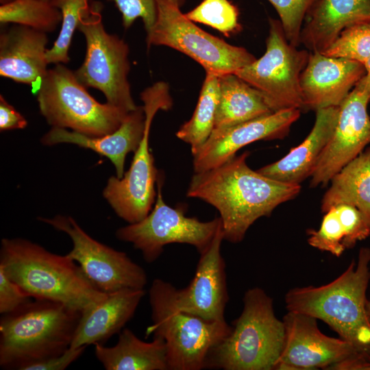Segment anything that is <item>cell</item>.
Wrapping results in <instances>:
<instances>
[{
    "instance_id": "6da1fadb",
    "label": "cell",
    "mask_w": 370,
    "mask_h": 370,
    "mask_svg": "<svg viewBox=\"0 0 370 370\" xmlns=\"http://www.w3.org/2000/svg\"><path fill=\"white\" fill-rule=\"evenodd\" d=\"M249 151L213 169L195 173L187 197L200 199L219 212L224 240L241 242L259 218L269 216L279 205L295 198L300 184L270 178L247 164Z\"/></svg>"
},
{
    "instance_id": "7a4b0ae2",
    "label": "cell",
    "mask_w": 370,
    "mask_h": 370,
    "mask_svg": "<svg viewBox=\"0 0 370 370\" xmlns=\"http://www.w3.org/2000/svg\"><path fill=\"white\" fill-rule=\"evenodd\" d=\"M0 268L34 299L58 302L81 313L108 294L96 288L76 262L23 238H3Z\"/></svg>"
},
{
    "instance_id": "3957f363",
    "label": "cell",
    "mask_w": 370,
    "mask_h": 370,
    "mask_svg": "<svg viewBox=\"0 0 370 370\" xmlns=\"http://www.w3.org/2000/svg\"><path fill=\"white\" fill-rule=\"evenodd\" d=\"M370 248H361L358 260L331 282L296 287L284 297L288 311L314 317L328 324L370 361V323L366 291L370 279Z\"/></svg>"
},
{
    "instance_id": "277c9868",
    "label": "cell",
    "mask_w": 370,
    "mask_h": 370,
    "mask_svg": "<svg viewBox=\"0 0 370 370\" xmlns=\"http://www.w3.org/2000/svg\"><path fill=\"white\" fill-rule=\"evenodd\" d=\"M230 333L209 352L205 369L273 370L282 351L285 328L272 298L262 288L247 290Z\"/></svg>"
},
{
    "instance_id": "5b68a950",
    "label": "cell",
    "mask_w": 370,
    "mask_h": 370,
    "mask_svg": "<svg viewBox=\"0 0 370 370\" xmlns=\"http://www.w3.org/2000/svg\"><path fill=\"white\" fill-rule=\"evenodd\" d=\"M82 313L47 299H34L0 320V365L16 369L59 356L70 346Z\"/></svg>"
},
{
    "instance_id": "8992f818",
    "label": "cell",
    "mask_w": 370,
    "mask_h": 370,
    "mask_svg": "<svg viewBox=\"0 0 370 370\" xmlns=\"http://www.w3.org/2000/svg\"><path fill=\"white\" fill-rule=\"evenodd\" d=\"M175 288L162 279L153 281L149 291L152 323L146 336L164 341L169 370L205 369L210 350L230 333L232 326L180 310L175 304Z\"/></svg>"
},
{
    "instance_id": "52a82bcc",
    "label": "cell",
    "mask_w": 370,
    "mask_h": 370,
    "mask_svg": "<svg viewBox=\"0 0 370 370\" xmlns=\"http://www.w3.org/2000/svg\"><path fill=\"white\" fill-rule=\"evenodd\" d=\"M36 95L49 125L92 137L113 133L129 112L95 100L64 64L49 69Z\"/></svg>"
},
{
    "instance_id": "ba28073f",
    "label": "cell",
    "mask_w": 370,
    "mask_h": 370,
    "mask_svg": "<svg viewBox=\"0 0 370 370\" xmlns=\"http://www.w3.org/2000/svg\"><path fill=\"white\" fill-rule=\"evenodd\" d=\"M101 10L100 2H92L77 27L86 40V54L74 74L86 88L103 92L107 103L130 112L138 106L132 98L128 80L129 46L118 36L106 31Z\"/></svg>"
},
{
    "instance_id": "9c48e42d",
    "label": "cell",
    "mask_w": 370,
    "mask_h": 370,
    "mask_svg": "<svg viewBox=\"0 0 370 370\" xmlns=\"http://www.w3.org/2000/svg\"><path fill=\"white\" fill-rule=\"evenodd\" d=\"M156 1V19L147 34L148 49L171 47L193 59L206 72L219 76L234 73L256 60L246 49L232 45L199 28L169 0Z\"/></svg>"
},
{
    "instance_id": "30bf717a",
    "label": "cell",
    "mask_w": 370,
    "mask_h": 370,
    "mask_svg": "<svg viewBox=\"0 0 370 370\" xmlns=\"http://www.w3.org/2000/svg\"><path fill=\"white\" fill-rule=\"evenodd\" d=\"M140 98L146 116L143 137L134 151L128 171L122 178L111 176L103 191L104 198L116 214L129 223L144 219L156 201L155 184L159 172L149 147V130L158 110H167L172 106L169 86L163 82L145 89Z\"/></svg>"
},
{
    "instance_id": "8fae6325",
    "label": "cell",
    "mask_w": 370,
    "mask_h": 370,
    "mask_svg": "<svg viewBox=\"0 0 370 370\" xmlns=\"http://www.w3.org/2000/svg\"><path fill=\"white\" fill-rule=\"evenodd\" d=\"M266 51L234 73L258 90L273 112L289 108L303 111L300 77L310 51L289 43L280 20L270 18Z\"/></svg>"
},
{
    "instance_id": "7c38bea8",
    "label": "cell",
    "mask_w": 370,
    "mask_h": 370,
    "mask_svg": "<svg viewBox=\"0 0 370 370\" xmlns=\"http://www.w3.org/2000/svg\"><path fill=\"white\" fill-rule=\"evenodd\" d=\"M163 174L158 173L157 194L153 207L142 220L119 228L116 238L133 245L141 251L147 263L155 262L164 251V247L171 243L190 245L199 254L210 247L221 218L209 221H201L196 217L186 216L185 208H172L167 205L162 197Z\"/></svg>"
},
{
    "instance_id": "4fadbf2b",
    "label": "cell",
    "mask_w": 370,
    "mask_h": 370,
    "mask_svg": "<svg viewBox=\"0 0 370 370\" xmlns=\"http://www.w3.org/2000/svg\"><path fill=\"white\" fill-rule=\"evenodd\" d=\"M312 316L288 311L285 337L274 370H368L370 361L350 343L323 334Z\"/></svg>"
},
{
    "instance_id": "5bb4252c",
    "label": "cell",
    "mask_w": 370,
    "mask_h": 370,
    "mask_svg": "<svg viewBox=\"0 0 370 370\" xmlns=\"http://www.w3.org/2000/svg\"><path fill=\"white\" fill-rule=\"evenodd\" d=\"M38 220L71 238L73 247L66 255L99 291L109 294L125 288L144 289L147 283L144 269L125 252L92 238L71 217L58 214Z\"/></svg>"
},
{
    "instance_id": "9a60e30c",
    "label": "cell",
    "mask_w": 370,
    "mask_h": 370,
    "mask_svg": "<svg viewBox=\"0 0 370 370\" xmlns=\"http://www.w3.org/2000/svg\"><path fill=\"white\" fill-rule=\"evenodd\" d=\"M369 101L370 88L362 77L339 106L334 133L310 176V186L326 185L370 144Z\"/></svg>"
},
{
    "instance_id": "2e32d148",
    "label": "cell",
    "mask_w": 370,
    "mask_h": 370,
    "mask_svg": "<svg viewBox=\"0 0 370 370\" xmlns=\"http://www.w3.org/2000/svg\"><path fill=\"white\" fill-rule=\"evenodd\" d=\"M301 112L297 108L281 110L232 127L213 130L193 154L195 173L223 164L235 156L240 149L254 142L283 138Z\"/></svg>"
},
{
    "instance_id": "e0dca14e",
    "label": "cell",
    "mask_w": 370,
    "mask_h": 370,
    "mask_svg": "<svg viewBox=\"0 0 370 370\" xmlns=\"http://www.w3.org/2000/svg\"><path fill=\"white\" fill-rule=\"evenodd\" d=\"M223 240L221 220L210 247L200 254L191 282L186 287L174 291L178 309L208 321H225L229 295L225 263L221 253Z\"/></svg>"
},
{
    "instance_id": "ac0fdd59",
    "label": "cell",
    "mask_w": 370,
    "mask_h": 370,
    "mask_svg": "<svg viewBox=\"0 0 370 370\" xmlns=\"http://www.w3.org/2000/svg\"><path fill=\"white\" fill-rule=\"evenodd\" d=\"M365 74L358 62L310 52L300 77L303 111L339 106Z\"/></svg>"
},
{
    "instance_id": "d6986e66",
    "label": "cell",
    "mask_w": 370,
    "mask_h": 370,
    "mask_svg": "<svg viewBox=\"0 0 370 370\" xmlns=\"http://www.w3.org/2000/svg\"><path fill=\"white\" fill-rule=\"evenodd\" d=\"M45 32L13 24L0 35V75L27 84L36 94L49 69Z\"/></svg>"
},
{
    "instance_id": "ffe728a7",
    "label": "cell",
    "mask_w": 370,
    "mask_h": 370,
    "mask_svg": "<svg viewBox=\"0 0 370 370\" xmlns=\"http://www.w3.org/2000/svg\"><path fill=\"white\" fill-rule=\"evenodd\" d=\"M146 116L143 106L130 111L120 127L113 133L99 137L86 136L64 128L53 127L41 138L45 145L75 144L108 158L114 164L116 177L122 178L126 156L134 152L143 137Z\"/></svg>"
},
{
    "instance_id": "44dd1931",
    "label": "cell",
    "mask_w": 370,
    "mask_h": 370,
    "mask_svg": "<svg viewBox=\"0 0 370 370\" xmlns=\"http://www.w3.org/2000/svg\"><path fill=\"white\" fill-rule=\"evenodd\" d=\"M339 106L319 109L313 127L307 137L280 160L267 164L259 173L273 180L300 184L310 177L334 133Z\"/></svg>"
},
{
    "instance_id": "7402d4cb",
    "label": "cell",
    "mask_w": 370,
    "mask_h": 370,
    "mask_svg": "<svg viewBox=\"0 0 370 370\" xmlns=\"http://www.w3.org/2000/svg\"><path fill=\"white\" fill-rule=\"evenodd\" d=\"M365 22H370V0H318L305 18L300 45L323 53L345 28Z\"/></svg>"
},
{
    "instance_id": "603a6c76",
    "label": "cell",
    "mask_w": 370,
    "mask_h": 370,
    "mask_svg": "<svg viewBox=\"0 0 370 370\" xmlns=\"http://www.w3.org/2000/svg\"><path fill=\"white\" fill-rule=\"evenodd\" d=\"M145 289L125 288L107 295L93 308L84 312L77 325L71 347L103 345L119 334L133 317Z\"/></svg>"
},
{
    "instance_id": "cb8c5ba5",
    "label": "cell",
    "mask_w": 370,
    "mask_h": 370,
    "mask_svg": "<svg viewBox=\"0 0 370 370\" xmlns=\"http://www.w3.org/2000/svg\"><path fill=\"white\" fill-rule=\"evenodd\" d=\"M112 347L95 345V354L106 370H169L164 341L153 337L151 342L140 339L123 328Z\"/></svg>"
},
{
    "instance_id": "d4e9b609",
    "label": "cell",
    "mask_w": 370,
    "mask_h": 370,
    "mask_svg": "<svg viewBox=\"0 0 370 370\" xmlns=\"http://www.w3.org/2000/svg\"><path fill=\"white\" fill-rule=\"evenodd\" d=\"M219 86L214 130L232 127L273 112L263 95L234 73L220 75Z\"/></svg>"
},
{
    "instance_id": "484cf974",
    "label": "cell",
    "mask_w": 370,
    "mask_h": 370,
    "mask_svg": "<svg viewBox=\"0 0 370 370\" xmlns=\"http://www.w3.org/2000/svg\"><path fill=\"white\" fill-rule=\"evenodd\" d=\"M330 182L322 199V212L338 204H349L361 212L370 227V146L344 166Z\"/></svg>"
},
{
    "instance_id": "4316f807",
    "label": "cell",
    "mask_w": 370,
    "mask_h": 370,
    "mask_svg": "<svg viewBox=\"0 0 370 370\" xmlns=\"http://www.w3.org/2000/svg\"><path fill=\"white\" fill-rule=\"evenodd\" d=\"M219 96V76L206 72L193 114L176 133L178 138L190 146L192 154L201 147L214 130Z\"/></svg>"
},
{
    "instance_id": "83f0119b",
    "label": "cell",
    "mask_w": 370,
    "mask_h": 370,
    "mask_svg": "<svg viewBox=\"0 0 370 370\" xmlns=\"http://www.w3.org/2000/svg\"><path fill=\"white\" fill-rule=\"evenodd\" d=\"M0 23L24 25L47 34L61 25L62 14L50 1L14 0L1 5Z\"/></svg>"
},
{
    "instance_id": "f1b7e54d",
    "label": "cell",
    "mask_w": 370,
    "mask_h": 370,
    "mask_svg": "<svg viewBox=\"0 0 370 370\" xmlns=\"http://www.w3.org/2000/svg\"><path fill=\"white\" fill-rule=\"evenodd\" d=\"M62 14L59 35L51 48L47 51L49 64H67L70 61L69 48L79 22L90 7L89 0H49Z\"/></svg>"
},
{
    "instance_id": "f546056e",
    "label": "cell",
    "mask_w": 370,
    "mask_h": 370,
    "mask_svg": "<svg viewBox=\"0 0 370 370\" xmlns=\"http://www.w3.org/2000/svg\"><path fill=\"white\" fill-rule=\"evenodd\" d=\"M184 14L193 22L210 26L225 36L240 29L238 10L229 0H203Z\"/></svg>"
},
{
    "instance_id": "4dcf8cb0",
    "label": "cell",
    "mask_w": 370,
    "mask_h": 370,
    "mask_svg": "<svg viewBox=\"0 0 370 370\" xmlns=\"http://www.w3.org/2000/svg\"><path fill=\"white\" fill-rule=\"evenodd\" d=\"M321 53L364 64L370 56V22L357 23L345 28Z\"/></svg>"
},
{
    "instance_id": "1f68e13d",
    "label": "cell",
    "mask_w": 370,
    "mask_h": 370,
    "mask_svg": "<svg viewBox=\"0 0 370 370\" xmlns=\"http://www.w3.org/2000/svg\"><path fill=\"white\" fill-rule=\"evenodd\" d=\"M308 243L321 251L339 257L346 249L343 245L345 232L334 207L324 213L317 230H309Z\"/></svg>"
},
{
    "instance_id": "d6a6232c",
    "label": "cell",
    "mask_w": 370,
    "mask_h": 370,
    "mask_svg": "<svg viewBox=\"0 0 370 370\" xmlns=\"http://www.w3.org/2000/svg\"><path fill=\"white\" fill-rule=\"evenodd\" d=\"M278 12L284 34L290 44L300 45L305 18L318 0H268Z\"/></svg>"
},
{
    "instance_id": "836d02e7",
    "label": "cell",
    "mask_w": 370,
    "mask_h": 370,
    "mask_svg": "<svg viewBox=\"0 0 370 370\" xmlns=\"http://www.w3.org/2000/svg\"><path fill=\"white\" fill-rule=\"evenodd\" d=\"M340 221L343 227L345 249L353 247L358 241L370 235V227L361 212L356 207L341 204L335 206Z\"/></svg>"
},
{
    "instance_id": "e575fe53",
    "label": "cell",
    "mask_w": 370,
    "mask_h": 370,
    "mask_svg": "<svg viewBox=\"0 0 370 370\" xmlns=\"http://www.w3.org/2000/svg\"><path fill=\"white\" fill-rule=\"evenodd\" d=\"M114 3L122 16L123 26L130 28L140 18L147 34L153 26L157 14L156 0H109Z\"/></svg>"
},
{
    "instance_id": "d590c367",
    "label": "cell",
    "mask_w": 370,
    "mask_h": 370,
    "mask_svg": "<svg viewBox=\"0 0 370 370\" xmlns=\"http://www.w3.org/2000/svg\"><path fill=\"white\" fill-rule=\"evenodd\" d=\"M34 298L26 293L18 284L9 278L0 268V313L12 312Z\"/></svg>"
},
{
    "instance_id": "8d00e7d4",
    "label": "cell",
    "mask_w": 370,
    "mask_h": 370,
    "mask_svg": "<svg viewBox=\"0 0 370 370\" xmlns=\"http://www.w3.org/2000/svg\"><path fill=\"white\" fill-rule=\"evenodd\" d=\"M86 346L69 347L59 356L32 361L18 366L19 370H64L75 361L84 352Z\"/></svg>"
},
{
    "instance_id": "74e56055",
    "label": "cell",
    "mask_w": 370,
    "mask_h": 370,
    "mask_svg": "<svg viewBox=\"0 0 370 370\" xmlns=\"http://www.w3.org/2000/svg\"><path fill=\"white\" fill-rule=\"evenodd\" d=\"M27 125L25 118L0 95V130L24 129Z\"/></svg>"
},
{
    "instance_id": "f35d334b",
    "label": "cell",
    "mask_w": 370,
    "mask_h": 370,
    "mask_svg": "<svg viewBox=\"0 0 370 370\" xmlns=\"http://www.w3.org/2000/svg\"><path fill=\"white\" fill-rule=\"evenodd\" d=\"M364 66L366 70V74L362 77L366 86L370 88V56L364 63Z\"/></svg>"
},
{
    "instance_id": "ab89813d",
    "label": "cell",
    "mask_w": 370,
    "mask_h": 370,
    "mask_svg": "<svg viewBox=\"0 0 370 370\" xmlns=\"http://www.w3.org/2000/svg\"><path fill=\"white\" fill-rule=\"evenodd\" d=\"M175 5L179 8H181L186 2V0H169Z\"/></svg>"
},
{
    "instance_id": "60d3db41",
    "label": "cell",
    "mask_w": 370,
    "mask_h": 370,
    "mask_svg": "<svg viewBox=\"0 0 370 370\" xmlns=\"http://www.w3.org/2000/svg\"><path fill=\"white\" fill-rule=\"evenodd\" d=\"M366 307H367V314L369 322L370 323V300H367Z\"/></svg>"
},
{
    "instance_id": "b9f144b4",
    "label": "cell",
    "mask_w": 370,
    "mask_h": 370,
    "mask_svg": "<svg viewBox=\"0 0 370 370\" xmlns=\"http://www.w3.org/2000/svg\"><path fill=\"white\" fill-rule=\"evenodd\" d=\"M12 1H14V0H0V3H1V5H3V4L10 3Z\"/></svg>"
},
{
    "instance_id": "7bdbcfd3",
    "label": "cell",
    "mask_w": 370,
    "mask_h": 370,
    "mask_svg": "<svg viewBox=\"0 0 370 370\" xmlns=\"http://www.w3.org/2000/svg\"><path fill=\"white\" fill-rule=\"evenodd\" d=\"M368 370H370V367L369 368V369H368Z\"/></svg>"
},
{
    "instance_id": "ee69618b",
    "label": "cell",
    "mask_w": 370,
    "mask_h": 370,
    "mask_svg": "<svg viewBox=\"0 0 370 370\" xmlns=\"http://www.w3.org/2000/svg\"><path fill=\"white\" fill-rule=\"evenodd\" d=\"M47 1H49V0H47Z\"/></svg>"
}]
</instances>
